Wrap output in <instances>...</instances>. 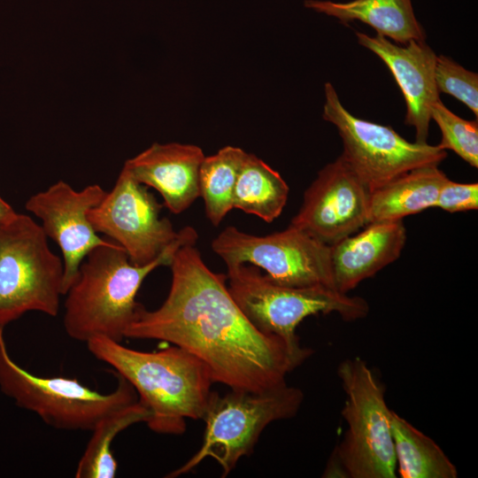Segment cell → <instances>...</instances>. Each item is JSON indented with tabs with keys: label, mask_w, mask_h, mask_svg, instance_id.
Instances as JSON below:
<instances>
[{
	"label": "cell",
	"mask_w": 478,
	"mask_h": 478,
	"mask_svg": "<svg viewBox=\"0 0 478 478\" xmlns=\"http://www.w3.org/2000/svg\"><path fill=\"white\" fill-rule=\"evenodd\" d=\"M109 393L92 389L74 378L45 377L19 366L9 354L4 326L0 325V389L14 403L35 412L49 426L64 430H89L106 416L139 400L133 386L115 374Z\"/></svg>",
	"instance_id": "6"
},
{
	"label": "cell",
	"mask_w": 478,
	"mask_h": 478,
	"mask_svg": "<svg viewBox=\"0 0 478 478\" xmlns=\"http://www.w3.org/2000/svg\"><path fill=\"white\" fill-rule=\"evenodd\" d=\"M436 88L465 104L478 116V75L443 55L437 56L435 68Z\"/></svg>",
	"instance_id": "24"
},
{
	"label": "cell",
	"mask_w": 478,
	"mask_h": 478,
	"mask_svg": "<svg viewBox=\"0 0 478 478\" xmlns=\"http://www.w3.org/2000/svg\"><path fill=\"white\" fill-rule=\"evenodd\" d=\"M338 377L345 394L342 416L347 429L334 455L351 478H396L391 410L384 389L366 363L347 358Z\"/></svg>",
	"instance_id": "8"
},
{
	"label": "cell",
	"mask_w": 478,
	"mask_h": 478,
	"mask_svg": "<svg viewBox=\"0 0 478 478\" xmlns=\"http://www.w3.org/2000/svg\"><path fill=\"white\" fill-rule=\"evenodd\" d=\"M197 238L192 227H183L178 240L144 266L132 264L124 249L111 239L93 249L65 294L63 324L67 335L83 343L96 337L121 343L141 305L135 297L144 279L158 266H169L175 251Z\"/></svg>",
	"instance_id": "2"
},
{
	"label": "cell",
	"mask_w": 478,
	"mask_h": 478,
	"mask_svg": "<svg viewBox=\"0 0 478 478\" xmlns=\"http://www.w3.org/2000/svg\"><path fill=\"white\" fill-rule=\"evenodd\" d=\"M211 246L227 266L253 265L265 270L278 284L335 289L330 245L291 225L263 236L229 226L212 240Z\"/></svg>",
	"instance_id": "10"
},
{
	"label": "cell",
	"mask_w": 478,
	"mask_h": 478,
	"mask_svg": "<svg viewBox=\"0 0 478 478\" xmlns=\"http://www.w3.org/2000/svg\"><path fill=\"white\" fill-rule=\"evenodd\" d=\"M247 152L235 146H225L204 157L199 170L200 197L205 214L218 227L233 208V194Z\"/></svg>",
	"instance_id": "22"
},
{
	"label": "cell",
	"mask_w": 478,
	"mask_h": 478,
	"mask_svg": "<svg viewBox=\"0 0 478 478\" xmlns=\"http://www.w3.org/2000/svg\"><path fill=\"white\" fill-rule=\"evenodd\" d=\"M149 418L148 408L138 400L102 419L91 430L92 436L78 462L75 477H114L118 469L111 450L114 438L134 424L147 422Z\"/></svg>",
	"instance_id": "21"
},
{
	"label": "cell",
	"mask_w": 478,
	"mask_h": 478,
	"mask_svg": "<svg viewBox=\"0 0 478 478\" xmlns=\"http://www.w3.org/2000/svg\"><path fill=\"white\" fill-rule=\"evenodd\" d=\"M63 277V259L31 217L17 213L0 224V325L28 312L57 316Z\"/></svg>",
	"instance_id": "7"
},
{
	"label": "cell",
	"mask_w": 478,
	"mask_h": 478,
	"mask_svg": "<svg viewBox=\"0 0 478 478\" xmlns=\"http://www.w3.org/2000/svg\"><path fill=\"white\" fill-rule=\"evenodd\" d=\"M370 194L341 155L320 170L289 225L331 246L368 223Z\"/></svg>",
	"instance_id": "12"
},
{
	"label": "cell",
	"mask_w": 478,
	"mask_h": 478,
	"mask_svg": "<svg viewBox=\"0 0 478 478\" xmlns=\"http://www.w3.org/2000/svg\"><path fill=\"white\" fill-rule=\"evenodd\" d=\"M356 35L358 43L377 55L391 72L406 104L405 123L414 127L415 142L427 143L432 106L440 99L435 80L437 56L425 41L401 46L378 34L357 32Z\"/></svg>",
	"instance_id": "14"
},
{
	"label": "cell",
	"mask_w": 478,
	"mask_h": 478,
	"mask_svg": "<svg viewBox=\"0 0 478 478\" xmlns=\"http://www.w3.org/2000/svg\"><path fill=\"white\" fill-rule=\"evenodd\" d=\"M100 185L92 184L81 190L58 181L47 189L31 196L26 209L41 220L47 237L54 240L63 255V295L75 280L86 256L97 246L109 243L102 238L89 220V212L105 197Z\"/></svg>",
	"instance_id": "13"
},
{
	"label": "cell",
	"mask_w": 478,
	"mask_h": 478,
	"mask_svg": "<svg viewBox=\"0 0 478 478\" xmlns=\"http://www.w3.org/2000/svg\"><path fill=\"white\" fill-rule=\"evenodd\" d=\"M397 473L402 478H456L458 470L441 447L391 412Z\"/></svg>",
	"instance_id": "20"
},
{
	"label": "cell",
	"mask_w": 478,
	"mask_h": 478,
	"mask_svg": "<svg viewBox=\"0 0 478 478\" xmlns=\"http://www.w3.org/2000/svg\"><path fill=\"white\" fill-rule=\"evenodd\" d=\"M436 207L451 213L477 210L478 183H459L448 178L439 190Z\"/></svg>",
	"instance_id": "25"
},
{
	"label": "cell",
	"mask_w": 478,
	"mask_h": 478,
	"mask_svg": "<svg viewBox=\"0 0 478 478\" xmlns=\"http://www.w3.org/2000/svg\"><path fill=\"white\" fill-rule=\"evenodd\" d=\"M448 179L438 166L412 169L371 191L368 223L398 220L436 207L442 185Z\"/></svg>",
	"instance_id": "18"
},
{
	"label": "cell",
	"mask_w": 478,
	"mask_h": 478,
	"mask_svg": "<svg viewBox=\"0 0 478 478\" xmlns=\"http://www.w3.org/2000/svg\"><path fill=\"white\" fill-rule=\"evenodd\" d=\"M323 119L336 127L343 143L342 157L370 191L412 169L439 166L447 157L438 145L410 143L390 126L352 115L330 82L325 83Z\"/></svg>",
	"instance_id": "9"
},
{
	"label": "cell",
	"mask_w": 478,
	"mask_h": 478,
	"mask_svg": "<svg viewBox=\"0 0 478 478\" xmlns=\"http://www.w3.org/2000/svg\"><path fill=\"white\" fill-rule=\"evenodd\" d=\"M18 212L0 197V224L12 220Z\"/></svg>",
	"instance_id": "26"
},
{
	"label": "cell",
	"mask_w": 478,
	"mask_h": 478,
	"mask_svg": "<svg viewBox=\"0 0 478 478\" xmlns=\"http://www.w3.org/2000/svg\"><path fill=\"white\" fill-rule=\"evenodd\" d=\"M403 220L369 222L331 245L335 289L347 294L362 281L396 261L405 247Z\"/></svg>",
	"instance_id": "16"
},
{
	"label": "cell",
	"mask_w": 478,
	"mask_h": 478,
	"mask_svg": "<svg viewBox=\"0 0 478 478\" xmlns=\"http://www.w3.org/2000/svg\"><path fill=\"white\" fill-rule=\"evenodd\" d=\"M431 119L439 127L442 140L438 146L451 150L471 166L478 167V123L464 120L451 112L439 99L432 106Z\"/></svg>",
	"instance_id": "23"
},
{
	"label": "cell",
	"mask_w": 478,
	"mask_h": 478,
	"mask_svg": "<svg viewBox=\"0 0 478 478\" xmlns=\"http://www.w3.org/2000/svg\"><path fill=\"white\" fill-rule=\"evenodd\" d=\"M289 193L288 184L277 171L247 153L235 182L233 208L272 222L282 212Z\"/></svg>",
	"instance_id": "19"
},
{
	"label": "cell",
	"mask_w": 478,
	"mask_h": 478,
	"mask_svg": "<svg viewBox=\"0 0 478 478\" xmlns=\"http://www.w3.org/2000/svg\"><path fill=\"white\" fill-rule=\"evenodd\" d=\"M163 205L123 166L110 192L89 213L96 233L121 246L135 266L159 258L181 235L172 222L160 217Z\"/></svg>",
	"instance_id": "11"
},
{
	"label": "cell",
	"mask_w": 478,
	"mask_h": 478,
	"mask_svg": "<svg viewBox=\"0 0 478 478\" xmlns=\"http://www.w3.org/2000/svg\"><path fill=\"white\" fill-rule=\"evenodd\" d=\"M195 245L175 251L166 300L153 311L141 305L125 337L178 346L207 367L213 382L230 389L260 391L286 382L312 351L292 349L259 331L230 295L227 274L212 272Z\"/></svg>",
	"instance_id": "1"
},
{
	"label": "cell",
	"mask_w": 478,
	"mask_h": 478,
	"mask_svg": "<svg viewBox=\"0 0 478 478\" xmlns=\"http://www.w3.org/2000/svg\"><path fill=\"white\" fill-rule=\"evenodd\" d=\"M204 157L197 145L154 143L127 159L124 167L138 182L156 189L164 205L179 214L200 197L199 170Z\"/></svg>",
	"instance_id": "15"
},
{
	"label": "cell",
	"mask_w": 478,
	"mask_h": 478,
	"mask_svg": "<svg viewBox=\"0 0 478 478\" xmlns=\"http://www.w3.org/2000/svg\"><path fill=\"white\" fill-rule=\"evenodd\" d=\"M304 397L300 389L287 382L260 391L231 389L224 395L212 391L202 417L205 428L199 450L166 477L185 474L206 458L215 459L226 477L239 459L252 453L270 423L297 413Z\"/></svg>",
	"instance_id": "4"
},
{
	"label": "cell",
	"mask_w": 478,
	"mask_h": 478,
	"mask_svg": "<svg viewBox=\"0 0 478 478\" xmlns=\"http://www.w3.org/2000/svg\"><path fill=\"white\" fill-rule=\"evenodd\" d=\"M86 343L95 358L133 386L150 412L146 423L152 431L181 435L186 419L202 420L213 382L207 367L187 351L173 345L141 351L104 337Z\"/></svg>",
	"instance_id": "3"
},
{
	"label": "cell",
	"mask_w": 478,
	"mask_h": 478,
	"mask_svg": "<svg viewBox=\"0 0 478 478\" xmlns=\"http://www.w3.org/2000/svg\"><path fill=\"white\" fill-rule=\"evenodd\" d=\"M305 6L335 17L343 24L362 21L374 27L378 35L401 44L411 41L424 42L426 38L411 0H353L348 3L306 0Z\"/></svg>",
	"instance_id": "17"
},
{
	"label": "cell",
	"mask_w": 478,
	"mask_h": 478,
	"mask_svg": "<svg viewBox=\"0 0 478 478\" xmlns=\"http://www.w3.org/2000/svg\"><path fill=\"white\" fill-rule=\"evenodd\" d=\"M230 295L261 332L280 337L292 349L303 347L296 333L306 317L336 312L347 321L365 318L368 303L323 285L290 287L273 281L248 263L227 266Z\"/></svg>",
	"instance_id": "5"
}]
</instances>
